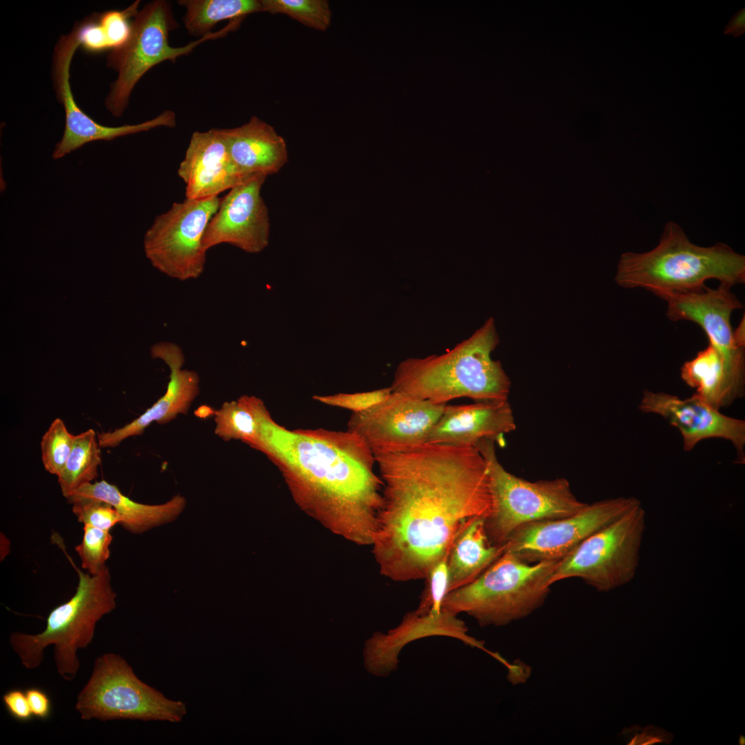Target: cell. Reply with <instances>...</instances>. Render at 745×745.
I'll return each instance as SVG.
<instances>
[{
    "instance_id": "83f0119b",
    "label": "cell",
    "mask_w": 745,
    "mask_h": 745,
    "mask_svg": "<svg viewBox=\"0 0 745 745\" xmlns=\"http://www.w3.org/2000/svg\"><path fill=\"white\" fill-rule=\"evenodd\" d=\"M100 448L93 429L74 435L70 453L57 476L62 495L66 499L97 477L101 461Z\"/></svg>"
},
{
    "instance_id": "ac0fdd59",
    "label": "cell",
    "mask_w": 745,
    "mask_h": 745,
    "mask_svg": "<svg viewBox=\"0 0 745 745\" xmlns=\"http://www.w3.org/2000/svg\"><path fill=\"white\" fill-rule=\"evenodd\" d=\"M154 359L165 362L170 369V380L166 391L151 407L137 418L112 431L98 434L101 448H114L127 438L141 435L152 422L159 425L175 419L179 414H187L199 393V377L190 370L183 369V352L177 344L160 341L150 348Z\"/></svg>"
},
{
    "instance_id": "4316f807",
    "label": "cell",
    "mask_w": 745,
    "mask_h": 745,
    "mask_svg": "<svg viewBox=\"0 0 745 745\" xmlns=\"http://www.w3.org/2000/svg\"><path fill=\"white\" fill-rule=\"evenodd\" d=\"M177 3L186 8L183 21L186 30L199 38L212 34L219 22L244 19L248 14L263 12L258 0H180Z\"/></svg>"
},
{
    "instance_id": "cb8c5ba5",
    "label": "cell",
    "mask_w": 745,
    "mask_h": 745,
    "mask_svg": "<svg viewBox=\"0 0 745 745\" xmlns=\"http://www.w3.org/2000/svg\"><path fill=\"white\" fill-rule=\"evenodd\" d=\"M681 377L700 399L719 410L744 393L745 379L735 375L723 357L708 344L681 368Z\"/></svg>"
},
{
    "instance_id": "ba28073f",
    "label": "cell",
    "mask_w": 745,
    "mask_h": 745,
    "mask_svg": "<svg viewBox=\"0 0 745 745\" xmlns=\"http://www.w3.org/2000/svg\"><path fill=\"white\" fill-rule=\"evenodd\" d=\"M75 708L83 720L176 723L187 713L184 702L170 699L142 682L124 658L112 653L95 659L92 674L77 695Z\"/></svg>"
},
{
    "instance_id": "d590c367",
    "label": "cell",
    "mask_w": 745,
    "mask_h": 745,
    "mask_svg": "<svg viewBox=\"0 0 745 745\" xmlns=\"http://www.w3.org/2000/svg\"><path fill=\"white\" fill-rule=\"evenodd\" d=\"M622 735L626 737L628 745L670 744L674 738L673 733L651 725L646 727L633 725L625 728Z\"/></svg>"
},
{
    "instance_id": "7402d4cb",
    "label": "cell",
    "mask_w": 745,
    "mask_h": 745,
    "mask_svg": "<svg viewBox=\"0 0 745 745\" xmlns=\"http://www.w3.org/2000/svg\"><path fill=\"white\" fill-rule=\"evenodd\" d=\"M228 153L244 175L276 174L288 162L285 140L257 117L236 128L220 129Z\"/></svg>"
},
{
    "instance_id": "d6a6232c",
    "label": "cell",
    "mask_w": 745,
    "mask_h": 745,
    "mask_svg": "<svg viewBox=\"0 0 745 745\" xmlns=\"http://www.w3.org/2000/svg\"><path fill=\"white\" fill-rule=\"evenodd\" d=\"M448 557L439 560L428 570L426 584L415 611L421 615L439 614L442 603L448 593L449 573Z\"/></svg>"
},
{
    "instance_id": "8992f818",
    "label": "cell",
    "mask_w": 745,
    "mask_h": 745,
    "mask_svg": "<svg viewBox=\"0 0 745 745\" xmlns=\"http://www.w3.org/2000/svg\"><path fill=\"white\" fill-rule=\"evenodd\" d=\"M557 562L530 564L504 550L475 580L448 593L442 610L466 613L481 627L504 626L524 618L545 602Z\"/></svg>"
},
{
    "instance_id": "2e32d148",
    "label": "cell",
    "mask_w": 745,
    "mask_h": 745,
    "mask_svg": "<svg viewBox=\"0 0 745 745\" xmlns=\"http://www.w3.org/2000/svg\"><path fill=\"white\" fill-rule=\"evenodd\" d=\"M731 288L720 284L715 289L706 286L659 297L667 301L666 315L670 321L686 320L698 324L706 334L708 344L717 350L733 372L745 379L744 348L736 345L731 324L732 312L743 306Z\"/></svg>"
},
{
    "instance_id": "f1b7e54d",
    "label": "cell",
    "mask_w": 745,
    "mask_h": 745,
    "mask_svg": "<svg viewBox=\"0 0 745 745\" xmlns=\"http://www.w3.org/2000/svg\"><path fill=\"white\" fill-rule=\"evenodd\" d=\"M261 401L255 396L243 395L237 400L224 402L214 413L215 433L225 441L241 440L250 446L257 436L258 410Z\"/></svg>"
},
{
    "instance_id": "8fae6325",
    "label": "cell",
    "mask_w": 745,
    "mask_h": 745,
    "mask_svg": "<svg viewBox=\"0 0 745 745\" xmlns=\"http://www.w3.org/2000/svg\"><path fill=\"white\" fill-rule=\"evenodd\" d=\"M220 201L219 196L186 198L173 203L168 211L158 215L143 238L144 252L151 265L179 281L201 276L207 252L202 245L203 236Z\"/></svg>"
},
{
    "instance_id": "9a60e30c",
    "label": "cell",
    "mask_w": 745,
    "mask_h": 745,
    "mask_svg": "<svg viewBox=\"0 0 745 745\" xmlns=\"http://www.w3.org/2000/svg\"><path fill=\"white\" fill-rule=\"evenodd\" d=\"M266 177L264 174L248 175L221 198L203 236L202 245L206 251L221 244L248 253H258L267 247L270 217L261 195Z\"/></svg>"
},
{
    "instance_id": "4dcf8cb0",
    "label": "cell",
    "mask_w": 745,
    "mask_h": 745,
    "mask_svg": "<svg viewBox=\"0 0 745 745\" xmlns=\"http://www.w3.org/2000/svg\"><path fill=\"white\" fill-rule=\"evenodd\" d=\"M74 437L61 419L56 418L51 423L41 441V459L46 471L59 475L70 453Z\"/></svg>"
},
{
    "instance_id": "7c38bea8",
    "label": "cell",
    "mask_w": 745,
    "mask_h": 745,
    "mask_svg": "<svg viewBox=\"0 0 745 745\" xmlns=\"http://www.w3.org/2000/svg\"><path fill=\"white\" fill-rule=\"evenodd\" d=\"M634 497H619L586 505L559 519L530 522L517 528L504 544L528 563L558 561L592 534L640 504Z\"/></svg>"
},
{
    "instance_id": "9c48e42d",
    "label": "cell",
    "mask_w": 745,
    "mask_h": 745,
    "mask_svg": "<svg viewBox=\"0 0 745 745\" xmlns=\"http://www.w3.org/2000/svg\"><path fill=\"white\" fill-rule=\"evenodd\" d=\"M177 25L170 1L155 0L139 10L132 20L128 41L111 50L107 57V66L118 73L105 101L113 116L123 115L133 88L150 68L164 61L175 62L178 57L190 53L202 42L225 37L237 28L235 22H230L221 30L185 46L172 47L168 42L169 35Z\"/></svg>"
},
{
    "instance_id": "f546056e",
    "label": "cell",
    "mask_w": 745,
    "mask_h": 745,
    "mask_svg": "<svg viewBox=\"0 0 745 745\" xmlns=\"http://www.w3.org/2000/svg\"><path fill=\"white\" fill-rule=\"evenodd\" d=\"M263 12L284 14L302 24L326 31L331 23V10L326 0H261Z\"/></svg>"
},
{
    "instance_id": "e0dca14e",
    "label": "cell",
    "mask_w": 745,
    "mask_h": 745,
    "mask_svg": "<svg viewBox=\"0 0 745 745\" xmlns=\"http://www.w3.org/2000/svg\"><path fill=\"white\" fill-rule=\"evenodd\" d=\"M639 409L662 416L680 432L684 448L691 450L703 439L722 438L734 446L737 460L745 462V421L726 416L693 394L682 399L662 392L645 390Z\"/></svg>"
},
{
    "instance_id": "d6986e66",
    "label": "cell",
    "mask_w": 745,
    "mask_h": 745,
    "mask_svg": "<svg viewBox=\"0 0 745 745\" xmlns=\"http://www.w3.org/2000/svg\"><path fill=\"white\" fill-rule=\"evenodd\" d=\"M468 630L464 622L448 611L442 610L436 615H421L415 610L410 611L404 616L399 625L387 635H375L367 642L366 666L373 674L387 675L397 670L398 656L406 644L430 636L453 637L467 646L481 649L494 658L497 656L496 653L485 648L484 642L470 636Z\"/></svg>"
},
{
    "instance_id": "f35d334b",
    "label": "cell",
    "mask_w": 745,
    "mask_h": 745,
    "mask_svg": "<svg viewBox=\"0 0 745 745\" xmlns=\"http://www.w3.org/2000/svg\"><path fill=\"white\" fill-rule=\"evenodd\" d=\"M745 32V9H740L731 19L728 23L724 28V34L733 35L734 37L744 34Z\"/></svg>"
},
{
    "instance_id": "e575fe53",
    "label": "cell",
    "mask_w": 745,
    "mask_h": 745,
    "mask_svg": "<svg viewBox=\"0 0 745 745\" xmlns=\"http://www.w3.org/2000/svg\"><path fill=\"white\" fill-rule=\"evenodd\" d=\"M392 392L390 387L355 393H338L332 395H315L313 399L324 404L361 413L384 401Z\"/></svg>"
},
{
    "instance_id": "7a4b0ae2",
    "label": "cell",
    "mask_w": 745,
    "mask_h": 745,
    "mask_svg": "<svg viewBox=\"0 0 745 745\" xmlns=\"http://www.w3.org/2000/svg\"><path fill=\"white\" fill-rule=\"evenodd\" d=\"M258 417L250 446L278 468L297 506L334 535L371 546L384 483L364 439L348 430H289L274 420L264 402Z\"/></svg>"
},
{
    "instance_id": "5b68a950",
    "label": "cell",
    "mask_w": 745,
    "mask_h": 745,
    "mask_svg": "<svg viewBox=\"0 0 745 745\" xmlns=\"http://www.w3.org/2000/svg\"><path fill=\"white\" fill-rule=\"evenodd\" d=\"M60 547L78 574L75 593L50 612L41 633L30 635L13 632L9 642L28 669L39 667L43 659L44 649L54 645L57 671L63 679L70 682L79 668L77 650L92 643L97 622L115 608L117 594L111 586L106 566L94 575L84 573L77 568L63 546Z\"/></svg>"
},
{
    "instance_id": "74e56055",
    "label": "cell",
    "mask_w": 745,
    "mask_h": 745,
    "mask_svg": "<svg viewBox=\"0 0 745 745\" xmlns=\"http://www.w3.org/2000/svg\"><path fill=\"white\" fill-rule=\"evenodd\" d=\"M25 692L33 716L41 720L48 719L52 713V703L48 694L37 687L28 688Z\"/></svg>"
},
{
    "instance_id": "3957f363",
    "label": "cell",
    "mask_w": 745,
    "mask_h": 745,
    "mask_svg": "<svg viewBox=\"0 0 745 745\" xmlns=\"http://www.w3.org/2000/svg\"><path fill=\"white\" fill-rule=\"evenodd\" d=\"M499 342L490 318L470 337L440 355L408 358L398 364L392 390L445 404L466 397L476 401L508 400L510 381L491 353Z\"/></svg>"
},
{
    "instance_id": "44dd1931",
    "label": "cell",
    "mask_w": 745,
    "mask_h": 745,
    "mask_svg": "<svg viewBox=\"0 0 745 745\" xmlns=\"http://www.w3.org/2000/svg\"><path fill=\"white\" fill-rule=\"evenodd\" d=\"M515 428L508 400L446 404L430 430L427 442L470 446H475L484 439L503 442V436Z\"/></svg>"
},
{
    "instance_id": "6da1fadb",
    "label": "cell",
    "mask_w": 745,
    "mask_h": 745,
    "mask_svg": "<svg viewBox=\"0 0 745 745\" xmlns=\"http://www.w3.org/2000/svg\"><path fill=\"white\" fill-rule=\"evenodd\" d=\"M373 454L384 483L371 545L379 572L396 582L424 579L466 522L490 514L486 461L476 446L429 442Z\"/></svg>"
},
{
    "instance_id": "d4e9b609",
    "label": "cell",
    "mask_w": 745,
    "mask_h": 745,
    "mask_svg": "<svg viewBox=\"0 0 745 745\" xmlns=\"http://www.w3.org/2000/svg\"><path fill=\"white\" fill-rule=\"evenodd\" d=\"M485 518L470 519L453 542L448 558V593L475 580L504 552V545L490 542Z\"/></svg>"
},
{
    "instance_id": "277c9868",
    "label": "cell",
    "mask_w": 745,
    "mask_h": 745,
    "mask_svg": "<svg viewBox=\"0 0 745 745\" xmlns=\"http://www.w3.org/2000/svg\"><path fill=\"white\" fill-rule=\"evenodd\" d=\"M711 279L731 287L744 283V255L724 243L697 246L673 221L665 224L653 249L623 254L615 277L622 287L645 288L659 297L701 290Z\"/></svg>"
},
{
    "instance_id": "603a6c76",
    "label": "cell",
    "mask_w": 745,
    "mask_h": 745,
    "mask_svg": "<svg viewBox=\"0 0 745 745\" xmlns=\"http://www.w3.org/2000/svg\"><path fill=\"white\" fill-rule=\"evenodd\" d=\"M92 498L110 504L121 517L120 524L132 533H141L176 519L186 506L185 497L177 495L168 501L156 505L133 501L114 484L105 480L81 486L67 499L71 501Z\"/></svg>"
},
{
    "instance_id": "484cf974",
    "label": "cell",
    "mask_w": 745,
    "mask_h": 745,
    "mask_svg": "<svg viewBox=\"0 0 745 745\" xmlns=\"http://www.w3.org/2000/svg\"><path fill=\"white\" fill-rule=\"evenodd\" d=\"M139 3L137 0L121 10L94 13L77 23L80 47L88 52L97 53L122 46L130 35V19L139 12Z\"/></svg>"
},
{
    "instance_id": "ffe728a7",
    "label": "cell",
    "mask_w": 745,
    "mask_h": 745,
    "mask_svg": "<svg viewBox=\"0 0 745 745\" xmlns=\"http://www.w3.org/2000/svg\"><path fill=\"white\" fill-rule=\"evenodd\" d=\"M177 173L190 199L219 196L248 176L233 163L220 129L215 128L192 133Z\"/></svg>"
},
{
    "instance_id": "836d02e7",
    "label": "cell",
    "mask_w": 745,
    "mask_h": 745,
    "mask_svg": "<svg viewBox=\"0 0 745 745\" xmlns=\"http://www.w3.org/2000/svg\"><path fill=\"white\" fill-rule=\"evenodd\" d=\"M72 512L79 522L97 528L108 530L120 524L121 517L108 503L92 498H82L70 502Z\"/></svg>"
},
{
    "instance_id": "4fadbf2b",
    "label": "cell",
    "mask_w": 745,
    "mask_h": 745,
    "mask_svg": "<svg viewBox=\"0 0 745 745\" xmlns=\"http://www.w3.org/2000/svg\"><path fill=\"white\" fill-rule=\"evenodd\" d=\"M446 406L392 390L378 404L352 413L347 430L361 437L373 453L400 451L426 443Z\"/></svg>"
},
{
    "instance_id": "1f68e13d",
    "label": "cell",
    "mask_w": 745,
    "mask_h": 745,
    "mask_svg": "<svg viewBox=\"0 0 745 745\" xmlns=\"http://www.w3.org/2000/svg\"><path fill=\"white\" fill-rule=\"evenodd\" d=\"M112 539L108 530L84 525L82 541L74 548L81 558L82 568L94 575L106 566Z\"/></svg>"
},
{
    "instance_id": "30bf717a",
    "label": "cell",
    "mask_w": 745,
    "mask_h": 745,
    "mask_svg": "<svg viewBox=\"0 0 745 745\" xmlns=\"http://www.w3.org/2000/svg\"><path fill=\"white\" fill-rule=\"evenodd\" d=\"M646 530L642 504L592 534L556 562L551 585L577 577L599 592L625 585L636 575Z\"/></svg>"
},
{
    "instance_id": "5bb4252c",
    "label": "cell",
    "mask_w": 745,
    "mask_h": 745,
    "mask_svg": "<svg viewBox=\"0 0 745 745\" xmlns=\"http://www.w3.org/2000/svg\"><path fill=\"white\" fill-rule=\"evenodd\" d=\"M77 24L69 34L59 39L53 52L52 80L57 100L64 108L65 127L62 137L55 145L52 158L61 159L90 142L111 141L158 127L174 128L177 120L172 110H164L155 118L140 123L112 127L98 123L77 106L70 84L71 61L80 47Z\"/></svg>"
},
{
    "instance_id": "8d00e7d4",
    "label": "cell",
    "mask_w": 745,
    "mask_h": 745,
    "mask_svg": "<svg viewBox=\"0 0 745 745\" xmlns=\"http://www.w3.org/2000/svg\"><path fill=\"white\" fill-rule=\"evenodd\" d=\"M2 701L8 714L15 720L28 722L34 717L25 691L11 689L3 694Z\"/></svg>"
},
{
    "instance_id": "ab89813d",
    "label": "cell",
    "mask_w": 745,
    "mask_h": 745,
    "mask_svg": "<svg viewBox=\"0 0 745 745\" xmlns=\"http://www.w3.org/2000/svg\"><path fill=\"white\" fill-rule=\"evenodd\" d=\"M744 321H745V320H744V316L743 318L742 319L740 323L739 324L737 328L735 329V330H733V339H734V341H735L736 345L738 347L742 348H744V347H745V323H744Z\"/></svg>"
},
{
    "instance_id": "52a82bcc",
    "label": "cell",
    "mask_w": 745,
    "mask_h": 745,
    "mask_svg": "<svg viewBox=\"0 0 745 745\" xmlns=\"http://www.w3.org/2000/svg\"><path fill=\"white\" fill-rule=\"evenodd\" d=\"M495 443L484 439L475 446L487 466L491 509L484 527L492 544L503 546L524 524L565 517L586 505L577 499L565 478L532 482L507 471L497 457Z\"/></svg>"
}]
</instances>
